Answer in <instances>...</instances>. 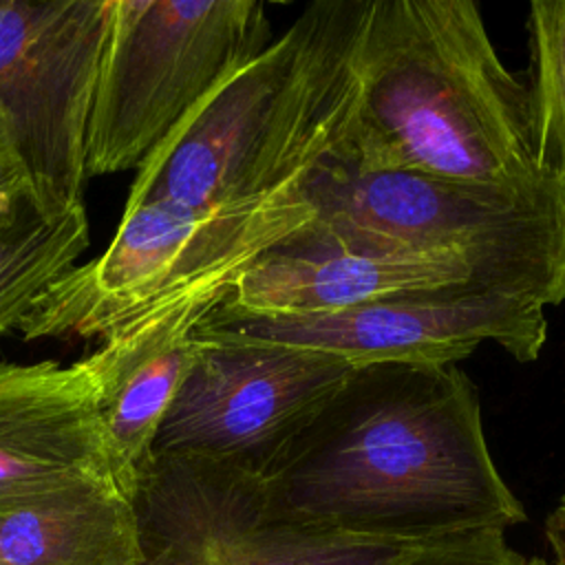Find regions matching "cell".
Here are the masks:
<instances>
[{
  "label": "cell",
  "mask_w": 565,
  "mask_h": 565,
  "mask_svg": "<svg viewBox=\"0 0 565 565\" xmlns=\"http://www.w3.org/2000/svg\"><path fill=\"white\" fill-rule=\"evenodd\" d=\"M260 483L282 521L366 539L441 543L527 519L457 364H358Z\"/></svg>",
  "instance_id": "cell-1"
},
{
  "label": "cell",
  "mask_w": 565,
  "mask_h": 565,
  "mask_svg": "<svg viewBox=\"0 0 565 565\" xmlns=\"http://www.w3.org/2000/svg\"><path fill=\"white\" fill-rule=\"evenodd\" d=\"M335 154L362 172L475 185L563 172L545 161L527 86L501 62L472 0H369L358 108Z\"/></svg>",
  "instance_id": "cell-2"
},
{
  "label": "cell",
  "mask_w": 565,
  "mask_h": 565,
  "mask_svg": "<svg viewBox=\"0 0 565 565\" xmlns=\"http://www.w3.org/2000/svg\"><path fill=\"white\" fill-rule=\"evenodd\" d=\"M369 0H318L137 168L126 205L247 207L302 190L347 139Z\"/></svg>",
  "instance_id": "cell-3"
},
{
  "label": "cell",
  "mask_w": 565,
  "mask_h": 565,
  "mask_svg": "<svg viewBox=\"0 0 565 565\" xmlns=\"http://www.w3.org/2000/svg\"><path fill=\"white\" fill-rule=\"evenodd\" d=\"M316 216L404 247L459 258L488 287L565 302V172L530 185H475L417 172H362L329 154L302 183Z\"/></svg>",
  "instance_id": "cell-4"
},
{
  "label": "cell",
  "mask_w": 565,
  "mask_h": 565,
  "mask_svg": "<svg viewBox=\"0 0 565 565\" xmlns=\"http://www.w3.org/2000/svg\"><path fill=\"white\" fill-rule=\"evenodd\" d=\"M269 42L258 0H113L86 130V179L139 168Z\"/></svg>",
  "instance_id": "cell-5"
},
{
  "label": "cell",
  "mask_w": 565,
  "mask_h": 565,
  "mask_svg": "<svg viewBox=\"0 0 565 565\" xmlns=\"http://www.w3.org/2000/svg\"><path fill=\"white\" fill-rule=\"evenodd\" d=\"M347 358L192 331V358L152 455L218 461L267 477L294 437L351 375Z\"/></svg>",
  "instance_id": "cell-6"
},
{
  "label": "cell",
  "mask_w": 565,
  "mask_h": 565,
  "mask_svg": "<svg viewBox=\"0 0 565 565\" xmlns=\"http://www.w3.org/2000/svg\"><path fill=\"white\" fill-rule=\"evenodd\" d=\"M128 503L148 565H395L439 545L287 523L258 477L199 457L152 455Z\"/></svg>",
  "instance_id": "cell-7"
},
{
  "label": "cell",
  "mask_w": 565,
  "mask_h": 565,
  "mask_svg": "<svg viewBox=\"0 0 565 565\" xmlns=\"http://www.w3.org/2000/svg\"><path fill=\"white\" fill-rule=\"evenodd\" d=\"M113 0H0V108L44 214L82 201L86 130Z\"/></svg>",
  "instance_id": "cell-8"
},
{
  "label": "cell",
  "mask_w": 565,
  "mask_h": 565,
  "mask_svg": "<svg viewBox=\"0 0 565 565\" xmlns=\"http://www.w3.org/2000/svg\"><path fill=\"white\" fill-rule=\"evenodd\" d=\"M221 300L199 320L201 327L252 342L324 351L353 364H457L483 342L501 347L516 362H536L547 342L541 302L477 285L305 316L245 313Z\"/></svg>",
  "instance_id": "cell-9"
},
{
  "label": "cell",
  "mask_w": 565,
  "mask_h": 565,
  "mask_svg": "<svg viewBox=\"0 0 565 565\" xmlns=\"http://www.w3.org/2000/svg\"><path fill=\"white\" fill-rule=\"evenodd\" d=\"M470 285L483 287L455 256L417 252L313 212L260 252L221 302L258 316H305Z\"/></svg>",
  "instance_id": "cell-10"
},
{
  "label": "cell",
  "mask_w": 565,
  "mask_h": 565,
  "mask_svg": "<svg viewBox=\"0 0 565 565\" xmlns=\"http://www.w3.org/2000/svg\"><path fill=\"white\" fill-rule=\"evenodd\" d=\"M86 488H115L90 371L82 360L0 364V510Z\"/></svg>",
  "instance_id": "cell-11"
},
{
  "label": "cell",
  "mask_w": 565,
  "mask_h": 565,
  "mask_svg": "<svg viewBox=\"0 0 565 565\" xmlns=\"http://www.w3.org/2000/svg\"><path fill=\"white\" fill-rule=\"evenodd\" d=\"M227 289H203L157 307L82 358L95 384L110 477L124 499L152 459L159 426L192 358V331Z\"/></svg>",
  "instance_id": "cell-12"
},
{
  "label": "cell",
  "mask_w": 565,
  "mask_h": 565,
  "mask_svg": "<svg viewBox=\"0 0 565 565\" xmlns=\"http://www.w3.org/2000/svg\"><path fill=\"white\" fill-rule=\"evenodd\" d=\"M139 563L132 510L115 488H86L0 510V565Z\"/></svg>",
  "instance_id": "cell-13"
},
{
  "label": "cell",
  "mask_w": 565,
  "mask_h": 565,
  "mask_svg": "<svg viewBox=\"0 0 565 565\" xmlns=\"http://www.w3.org/2000/svg\"><path fill=\"white\" fill-rule=\"evenodd\" d=\"M88 243L84 205L55 216L29 207L0 225V335L22 324Z\"/></svg>",
  "instance_id": "cell-14"
},
{
  "label": "cell",
  "mask_w": 565,
  "mask_h": 565,
  "mask_svg": "<svg viewBox=\"0 0 565 565\" xmlns=\"http://www.w3.org/2000/svg\"><path fill=\"white\" fill-rule=\"evenodd\" d=\"M527 93L545 161L565 172V0H534L527 9Z\"/></svg>",
  "instance_id": "cell-15"
},
{
  "label": "cell",
  "mask_w": 565,
  "mask_h": 565,
  "mask_svg": "<svg viewBox=\"0 0 565 565\" xmlns=\"http://www.w3.org/2000/svg\"><path fill=\"white\" fill-rule=\"evenodd\" d=\"M395 565H550L543 558H527L508 545L503 532L455 539L433 545Z\"/></svg>",
  "instance_id": "cell-16"
},
{
  "label": "cell",
  "mask_w": 565,
  "mask_h": 565,
  "mask_svg": "<svg viewBox=\"0 0 565 565\" xmlns=\"http://www.w3.org/2000/svg\"><path fill=\"white\" fill-rule=\"evenodd\" d=\"M29 207H40V203L18 150L11 121L0 108V225Z\"/></svg>",
  "instance_id": "cell-17"
},
{
  "label": "cell",
  "mask_w": 565,
  "mask_h": 565,
  "mask_svg": "<svg viewBox=\"0 0 565 565\" xmlns=\"http://www.w3.org/2000/svg\"><path fill=\"white\" fill-rule=\"evenodd\" d=\"M545 536L554 558L565 561V490L545 521Z\"/></svg>",
  "instance_id": "cell-18"
},
{
  "label": "cell",
  "mask_w": 565,
  "mask_h": 565,
  "mask_svg": "<svg viewBox=\"0 0 565 565\" xmlns=\"http://www.w3.org/2000/svg\"><path fill=\"white\" fill-rule=\"evenodd\" d=\"M554 565H565V561H556V558H554Z\"/></svg>",
  "instance_id": "cell-19"
},
{
  "label": "cell",
  "mask_w": 565,
  "mask_h": 565,
  "mask_svg": "<svg viewBox=\"0 0 565 565\" xmlns=\"http://www.w3.org/2000/svg\"><path fill=\"white\" fill-rule=\"evenodd\" d=\"M139 565H148V563H146V561H143V563H139Z\"/></svg>",
  "instance_id": "cell-20"
}]
</instances>
